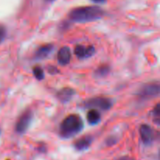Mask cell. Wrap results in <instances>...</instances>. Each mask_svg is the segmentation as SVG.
I'll use <instances>...</instances> for the list:
<instances>
[{
	"label": "cell",
	"mask_w": 160,
	"mask_h": 160,
	"mask_svg": "<svg viewBox=\"0 0 160 160\" xmlns=\"http://www.w3.org/2000/svg\"><path fill=\"white\" fill-rule=\"evenodd\" d=\"M104 11L98 6H81L72 9L69 13L70 20L76 23H87L102 18Z\"/></svg>",
	"instance_id": "1"
},
{
	"label": "cell",
	"mask_w": 160,
	"mask_h": 160,
	"mask_svg": "<svg viewBox=\"0 0 160 160\" xmlns=\"http://www.w3.org/2000/svg\"><path fill=\"white\" fill-rule=\"evenodd\" d=\"M84 128V121L77 114L69 115L59 126V135L63 138H70L79 134Z\"/></svg>",
	"instance_id": "2"
},
{
	"label": "cell",
	"mask_w": 160,
	"mask_h": 160,
	"mask_svg": "<svg viewBox=\"0 0 160 160\" xmlns=\"http://www.w3.org/2000/svg\"><path fill=\"white\" fill-rule=\"evenodd\" d=\"M112 106V100L105 97H95V98H89L84 102V106L86 109H97L98 111H107L111 109Z\"/></svg>",
	"instance_id": "3"
},
{
	"label": "cell",
	"mask_w": 160,
	"mask_h": 160,
	"mask_svg": "<svg viewBox=\"0 0 160 160\" xmlns=\"http://www.w3.org/2000/svg\"><path fill=\"white\" fill-rule=\"evenodd\" d=\"M160 85L159 81L145 84L141 88L137 95L142 99L148 100L156 98L159 95Z\"/></svg>",
	"instance_id": "4"
},
{
	"label": "cell",
	"mask_w": 160,
	"mask_h": 160,
	"mask_svg": "<svg viewBox=\"0 0 160 160\" xmlns=\"http://www.w3.org/2000/svg\"><path fill=\"white\" fill-rule=\"evenodd\" d=\"M33 119V112L31 109L25 110L17 120L15 125V131L18 134H24L28 131Z\"/></svg>",
	"instance_id": "5"
},
{
	"label": "cell",
	"mask_w": 160,
	"mask_h": 160,
	"mask_svg": "<svg viewBox=\"0 0 160 160\" xmlns=\"http://www.w3.org/2000/svg\"><path fill=\"white\" fill-rule=\"evenodd\" d=\"M141 138L145 145H149L155 140V131L148 124H142L139 128Z\"/></svg>",
	"instance_id": "6"
},
{
	"label": "cell",
	"mask_w": 160,
	"mask_h": 160,
	"mask_svg": "<svg viewBox=\"0 0 160 160\" xmlns=\"http://www.w3.org/2000/svg\"><path fill=\"white\" fill-rule=\"evenodd\" d=\"M95 52V48L93 45H78L74 48V54L79 59H87L93 56Z\"/></svg>",
	"instance_id": "7"
},
{
	"label": "cell",
	"mask_w": 160,
	"mask_h": 160,
	"mask_svg": "<svg viewBox=\"0 0 160 160\" xmlns=\"http://www.w3.org/2000/svg\"><path fill=\"white\" fill-rule=\"evenodd\" d=\"M72 53L69 47L63 46L59 50L57 54L58 62L62 66H66L70 63L71 60Z\"/></svg>",
	"instance_id": "8"
},
{
	"label": "cell",
	"mask_w": 160,
	"mask_h": 160,
	"mask_svg": "<svg viewBox=\"0 0 160 160\" xmlns=\"http://www.w3.org/2000/svg\"><path fill=\"white\" fill-rule=\"evenodd\" d=\"M74 89L69 87H65L57 92L56 96H57L58 99H59V101L62 102L63 103H66L68 102L69 101H70V100L72 99V98L74 96Z\"/></svg>",
	"instance_id": "9"
},
{
	"label": "cell",
	"mask_w": 160,
	"mask_h": 160,
	"mask_svg": "<svg viewBox=\"0 0 160 160\" xmlns=\"http://www.w3.org/2000/svg\"><path fill=\"white\" fill-rule=\"evenodd\" d=\"M92 138L91 136H83L78 140L75 141L73 144V147L78 151H84L88 149L92 145Z\"/></svg>",
	"instance_id": "10"
},
{
	"label": "cell",
	"mask_w": 160,
	"mask_h": 160,
	"mask_svg": "<svg viewBox=\"0 0 160 160\" xmlns=\"http://www.w3.org/2000/svg\"><path fill=\"white\" fill-rule=\"evenodd\" d=\"M53 49V45L52 44H45L39 47L35 52L34 57L36 59H44L49 56Z\"/></svg>",
	"instance_id": "11"
},
{
	"label": "cell",
	"mask_w": 160,
	"mask_h": 160,
	"mask_svg": "<svg viewBox=\"0 0 160 160\" xmlns=\"http://www.w3.org/2000/svg\"><path fill=\"white\" fill-rule=\"evenodd\" d=\"M101 120V113L97 109H89L87 113V121L89 124H98Z\"/></svg>",
	"instance_id": "12"
},
{
	"label": "cell",
	"mask_w": 160,
	"mask_h": 160,
	"mask_svg": "<svg viewBox=\"0 0 160 160\" xmlns=\"http://www.w3.org/2000/svg\"><path fill=\"white\" fill-rule=\"evenodd\" d=\"M109 70H110V68H109V66L102 65L101 67H98L96 69V70H95V74L98 78H102V77L106 76L109 73Z\"/></svg>",
	"instance_id": "13"
},
{
	"label": "cell",
	"mask_w": 160,
	"mask_h": 160,
	"mask_svg": "<svg viewBox=\"0 0 160 160\" xmlns=\"http://www.w3.org/2000/svg\"><path fill=\"white\" fill-rule=\"evenodd\" d=\"M33 74H34V78L38 81H42L45 78V73H44L43 69L38 66H35L33 68Z\"/></svg>",
	"instance_id": "14"
},
{
	"label": "cell",
	"mask_w": 160,
	"mask_h": 160,
	"mask_svg": "<svg viewBox=\"0 0 160 160\" xmlns=\"http://www.w3.org/2000/svg\"><path fill=\"white\" fill-rule=\"evenodd\" d=\"M153 116H154V121H156L157 123V124L159 125V119H160V106L159 103H158L156 105V107L154 108V110L152 112Z\"/></svg>",
	"instance_id": "15"
},
{
	"label": "cell",
	"mask_w": 160,
	"mask_h": 160,
	"mask_svg": "<svg viewBox=\"0 0 160 160\" xmlns=\"http://www.w3.org/2000/svg\"><path fill=\"white\" fill-rule=\"evenodd\" d=\"M6 36V29L3 25L0 24V44L5 40Z\"/></svg>",
	"instance_id": "16"
},
{
	"label": "cell",
	"mask_w": 160,
	"mask_h": 160,
	"mask_svg": "<svg viewBox=\"0 0 160 160\" xmlns=\"http://www.w3.org/2000/svg\"><path fill=\"white\" fill-rule=\"evenodd\" d=\"M117 140L114 136H111V137L108 138L106 141V144L108 145V146H112V145H115L117 143Z\"/></svg>",
	"instance_id": "17"
},
{
	"label": "cell",
	"mask_w": 160,
	"mask_h": 160,
	"mask_svg": "<svg viewBox=\"0 0 160 160\" xmlns=\"http://www.w3.org/2000/svg\"><path fill=\"white\" fill-rule=\"evenodd\" d=\"M48 73H51V74H56V73H59V70L57 69V67L49 66L48 67Z\"/></svg>",
	"instance_id": "18"
},
{
	"label": "cell",
	"mask_w": 160,
	"mask_h": 160,
	"mask_svg": "<svg viewBox=\"0 0 160 160\" xmlns=\"http://www.w3.org/2000/svg\"><path fill=\"white\" fill-rule=\"evenodd\" d=\"M117 160H135L134 158L131 157V156H122L120 157V159H118Z\"/></svg>",
	"instance_id": "19"
},
{
	"label": "cell",
	"mask_w": 160,
	"mask_h": 160,
	"mask_svg": "<svg viewBox=\"0 0 160 160\" xmlns=\"http://www.w3.org/2000/svg\"><path fill=\"white\" fill-rule=\"evenodd\" d=\"M92 1L97 3H102L104 2H106V0H92Z\"/></svg>",
	"instance_id": "20"
},
{
	"label": "cell",
	"mask_w": 160,
	"mask_h": 160,
	"mask_svg": "<svg viewBox=\"0 0 160 160\" xmlns=\"http://www.w3.org/2000/svg\"><path fill=\"white\" fill-rule=\"evenodd\" d=\"M46 1H48V2H52V1H54V0H46Z\"/></svg>",
	"instance_id": "21"
}]
</instances>
